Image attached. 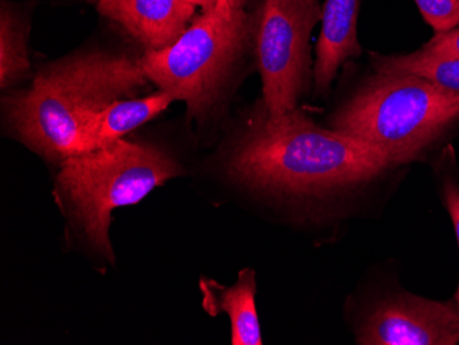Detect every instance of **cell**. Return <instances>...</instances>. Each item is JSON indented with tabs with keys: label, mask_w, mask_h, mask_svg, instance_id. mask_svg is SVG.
<instances>
[{
	"label": "cell",
	"mask_w": 459,
	"mask_h": 345,
	"mask_svg": "<svg viewBox=\"0 0 459 345\" xmlns=\"http://www.w3.org/2000/svg\"><path fill=\"white\" fill-rule=\"evenodd\" d=\"M389 169L370 146L319 127L301 110L273 116L263 107L226 160L230 179L249 192L329 215Z\"/></svg>",
	"instance_id": "6da1fadb"
},
{
	"label": "cell",
	"mask_w": 459,
	"mask_h": 345,
	"mask_svg": "<svg viewBox=\"0 0 459 345\" xmlns=\"http://www.w3.org/2000/svg\"><path fill=\"white\" fill-rule=\"evenodd\" d=\"M148 83L141 58L90 51L41 69L28 89L6 98L4 112L18 141L61 164L79 154L82 128L97 113Z\"/></svg>",
	"instance_id": "7a4b0ae2"
},
{
	"label": "cell",
	"mask_w": 459,
	"mask_h": 345,
	"mask_svg": "<svg viewBox=\"0 0 459 345\" xmlns=\"http://www.w3.org/2000/svg\"><path fill=\"white\" fill-rule=\"evenodd\" d=\"M459 120V95L424 77H368L333 113L330 128L377 151L391 168L417 161Z\"/></svg>",
	"instance_id": "3957f363"
},
{
	"label": "cell",
	"mask_w": 459,
	"mask_h": 345,
	"mask_svg": "<svg viewBox=\"0 0 459 345\" xmlns=\"http://www.w3.org/2000/svg\"><path fill=\"white\" fill-rule=\"evenodd\" d=\"M182 174L179 162L162 149L120 139L108 148L64 160L56 175V197L77 233L113 262V211L138 204Z\"/></svg>",
	"instance_id": "277c9868"
},
{
	"label": "cell",
	"mask_w": 459,
	"mask_h": 345,
	"mask_svg": "<svg viewBox=\"0 0 459 345\" xmlns=\"http://www.w3.org/2000/svg\"><path fill=\"white\" fill-rule=\"evenodd\" d=\"M252 32L254 24L244 9L219 0L171 46L146 51L142 68L157 89L185 102L189 115L201 120L221 102Z\"/></svg>",
	"instance_id": "5b68a950"
},
{
	"label": "cell",
	"mask_w": 459,
	"mask_h": 345,
	"mask_svg": "<svg viewBox=\"0 0 459 345\" xmlns=\"http://www.w3.org/2000/svg\"><path fill=\"white\" fill-rule=\"evenodd\" d=\"M322 20L319 0H263L254 22L263 108L278 116L298 109L311 80L309 39Z\"/></svg>",
	"instance_id": "8992f818"
},
{
	"label": "cell",
	"mask_w": 459,
	"mask_h": 345,
	"mask_svg": "<svg viewBox=\"0 0 459 345\" xmlns=\"http://www.w3.org/2000/svg\"><path fill=\"white\" fill-rule=\"evenodd\" d=\"M353 333L360 345H456L459 303L407 292L381 296L357 316Z\"/></svg>",
	"instance_id": "52a82bcc"
},
{
	"label": "cell",
	"mask_w": 459,
	"mask_h": 345,
	"mask_svg": "<svg viewBox=\"0 0 459 345\" xmlns=\"http://www.w3.org/2000/svg\"><path fill=\"white\" fill-rule=\"evenodd\" d=\"M97 9L127 30L146 51L169 47L195 20L189 0H97Z\"/></svg>",
	"instance_id": "ba28073f"
},
{
	"label": "cell",
	"mask_w": 459,
	"mask_h": 345,
	"mask_svg": "<svg viewBox=\"0 0 459 345\" xmlns=\"http://www.w3.org/2000/svg\"><path fill=\"white\" fill-rule=\"evenodd\" d=\"M359 4L360 0H326L322 7V30L314 65L319 94L330 89L342 64L362 53L357 30Z\"/></svg>",
	"instance_id": "9c48e42d"
},
{
	"label": "cell",
	"mask_w": 459,
	"mask_h": 345,
	"mask_svg": "<svg viewBox=\"0 0 459 345\" xmlns=\"http://www.w3.org/2000/svg\"><path fill=\"white\" fill-rule=\"evenodd\" d=\"M203 307L210 315H229L231 323V344L262 345V328L256 310V275L252 269H244L231 287H223L216 280L203 278Z\"/></svg>",
	"instance_id": "30bf717a"
},
{
	"label": "cell",
	"mask_w": 459,
	"mask_h": 345,
	"mask_svg": "<svg viewBox=\"0 0 459 345\" xmlns=\"http://www.w3.org/2000/svg\"><path fill=\"white\" fill-rule=\"evenodd\" d=\"M175 102L169 92L159 90L148 97L127 98L100 110L82 128L79 154L108 148L135 128L146 125ZM77 154V156H79Z\"/></svg>",
	"instance_id": "8fae6325"
},
{
	"label": "cell",
	"mask_w": 459,
	"mask_h": 345,
	"mask_svg": "<svg viewBox=\"0 0 459 345\" xmlns=\"http://www.w3.org/2000/svg\"><path fill=\"white\" fill-rule=\"evenodd\" d=\"M370 61L376 72L417 74L446 91L459 95V58L433 56L419 50L403 56L373 54Z\"/></svg>",
	"instance_id": "7c38bea8"
},
{
	"label": "cell",
	"mask_w": 459,
	"mask_h": 345,
	"mask_svg": "<svg viewBox=\"0 0 459 345\" xmlns=\"http://www.w3.org/2000/svg\"><path fill=\"white\" fill-rule=\"evenodd\" d=\"M27 32L20 18L4 7L0 17V86L6 90L30 71Z\"/></svg>",
	"instance_id": "4fadbf2b"
},
{
	"label": "cell",
	"mask_w": 459,
	"mask_h": 345,
	"mask_svg": "<svg viewBox=\"0 0 459 345\" xmlns=\"http://www.w3.org/2000/svg\"><path fill=\"white\" fill-rule=\"evenodd\" d=\"M425 22L436 33L459 27V0H414Z\"/></svg>",
	"instance_id": "5bb4252c"
},
{
	"label": "cell",
	"mask_w": 459,
	"mask_h": 345,
	"mask_svg": "<svg viewBox=\"0 0 459 345\" xmlns=\"http://www.w3.org/2000/svg\"><path fill=\"white\" fill-rule=\"evenodd\" d=\"M421 50L433 56L459 58V27L448 32L436 33Z\"/></svg>",
	"instance_id": "9a60e30c"
},
{
	"label": "cell",
	"mask_w": 459,
	"mask_h": 345,
	"mask_svg": "<svg viewBox=\"0 0 459 345\" xmlns=\"http://www.w3.org/2000/svg\"><path fill=\"white\" fill-rule=\"evenodd\" d=\"M443 201H445L446 208H447L448 213H450L459 248V185L456 184L455 180H445V185H443ZM454 300L459 303V282L455 295H454Z\"/></svg>",
	"instance_id": "2e32d148"
},
{
	"label": "cell",
	"mask_w": 459,
	"mask_h": 345,
	"mask_svg": "<svg viewBox=\"0 0 459 345\" xmlns=\"http://www.w3.org/2000/svg\"><path fill=\"white\" fill-rule=\"evenodd\" d=\"M189 2L193 6L200 7L201 10H206L215 6L219 0H189ZM227 2L233 7H238V9H244L247 4V0H227Z\"/></svg>",
	"instance_id": "e0dca14e"
},
{
	"label": "cell",
	"mask_w": 459,
	"mask_h": 345,
	"mask_svg": "<svg viewBox=\"0 0 459 345\" xmlns=\"http://www.w3.org/2000/svg\"><path fill=\"white\" fill-rule=\"evenodd\" d=\"M90 2H97V0H90Z\"/></svg>",
	"instance_id": "ac0fdd59"
}]
</instances>
